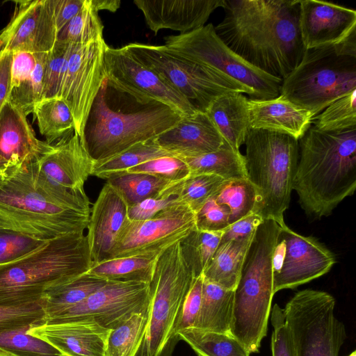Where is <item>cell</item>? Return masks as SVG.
I'll use <instances>...</instances> for the list:
<instances>
[{
  "mask_svg": "<svg viewBox=\"0 0 356 356\" xmlns=\"http://www.w3.org/2000/svg\"><path fill=\"white\" fill-rule=\"evenodd\" d=\"M223 8L215 31L246 62L282 80L299 65L300 0H225Z\"/></svg>",
  "mask_w": 356,
  "mask_h": 356,
  "instance_id": "obj_1",
  "label": "cell"
},
{
  "mask_svg": "<svg viewBox=\"0 0 356 356\" xmlns=\"http://www.w3.org/2000/svg\"><path fill=\"white\" fill-rule=\"evenodd\" d=\"M90 202L85 191L56 186L38 170L34 159L0 186V229L48 241L88 228Z\"/></svg>",
  "mask_w": 356,
  "mask_h": 356,
  "instance_id": "obj_2",
  "label": "cell"
},
{
  "mask_svg": "<svg viewBox=\"0 0 356 356\" xmlns=\"http://www.w3.org/2000/svg\"><path fill=\"white\" fill-rule=\"evenodd\" d=\"M299 140L293 190L307 216H328L356 188V128L325 131L313 124Z\"/></svg>",
  "mask_w": 356,
  "mask_h": 356,
  "instance_id": "obj_3",
  "label": "cell"
},
{
  "mask_svg": "<svg viewBox=\"0 0 356 356\" xmlns=\"http://www.w3.org/2000/svg\"><path fill=\"white\" fill-rule=\"evenodd\" d=\"M183 116L160 102L141 100L104 77L90 108L81 141L91 159L99 161L154 138Z\"/></svg>",
  "mask_w": 356,
  "mask_h": 356,
  "instance_id": "obj_4",
  "label": "cell"
},
{
  "mask_svg": "<svg viewBox=\"0 0 356 356\" xmlns=\"http://www.w3.org/2000/svg\"><path fill=\"white\" fill-rule=\"evenodd\" d=\"M92 264L83 232L48 241L21 259L0 266V307L40 302L49 291L86 273Z\"/></svg>",
  "mask_w": 356,
  "mask_h": 356,
  "instance_id": "obj_5",
  "label": "cell"
},
{
  "mask_svg": "<svg viewBox=\"0 0 356 356\" xmlns=\"http://www.w3.org/2000/svg\"><path fill=\"white\" fill-rule=\"evenodd\" d=\"M279 231L280 225L273 220H264L257 227L234 289L230 333L250 354L259 353L267 334Z\"/></svg>",
  "mask_w": 356,
  "mask_h": 356,
  "instance_id": "obj_6",
  "label": "cell"
},
{
  "mask_svg": "<svg viewBox=\"0 0 356 356\" xmlns=\"http://www.w3.org/2000/svg\"><path fill=\"white\" fill-rule=\"evenodd\" d=\"M354 90L356 32L337 45L306 49L299 65L282 80L280 95L314 118Z\"/></svg>",
  "mask_w": 356,
  "mask_h": 356,
  "instance_id": "obj_7",
  "label": "cell"
},
{
  "mask_svg": "<svg viewBox=\"0 0 356 356\" xmlns=\"http://www.w3.org/2000/svg\"><path fill=\"white\" fill-rule=\"evenodd\" d=\"M244 144L247 179L259 197L255 213L281 225L293 190L298 140L285 134L250 128Z\"/></svg>",
  "mask_w": 356,
  "mask_h": 356,
  "instance_id": "obj_8",
  "label": "cell"
},
{
  "mask_svg": "<svg viewBox=\"0 0 356 356\" xmlns=\"http://www.w3.org/2000/svg\"><path fill=\"white\" fill-rule=\"evenodd\" d=\"M195 278L181 241L160 253L149 283L146 330L135 356H172L180 340L177 328L183 304Z\"/></svg>",
  "mask_w": 356,
  "mask_h": 356,
  "instance_id": "obj_9",
  "label": "cell"
},
{
  "mask_svg": "<svg viewBox=\"0 0 356 356\" xmlns=\"http://www.w3.org/2000/svg\"><path fill=\"white\" fill-rule=\"evenodd\" d=\"M124 47L198 111L205 113L217 97L227 92L245 93L253 99L254 92L250 88L223 73L171 51L164 44L133 42Z\"/></svg>",
  "mask_w": 356,
  "mask_h": 356,
  "instance_id": "obj_10",
  "label": "cell"
},
{
  "mask_svg": "<svg viewBox=\"0 0 356 356\" xmlns=\"http://www.w3.org/2000/svg\"><path fill=\"white\" fill-rule=\"evenodd\" d=\"M163 39L171 51L252 89V99H270L280 95L282 80L256 68L233 51L218 37L212 24Z\"/></svg>",
  "mask_w": 356,
  "mask_h": 356,
  "instance_id": "obj_11",
  "label": "cell"
},
{
  "mask_svg": "<svg viewBox=\"0 0 356 356\" xmlns=\"http://www.w3.org/2000/svg\"><path fill=\"white\" fill-rule=\"evenodd\" d=\"M335 299L314 289L297 292L284 312L297 356H339L346 339L344 324L334 315Z\"/></svg>",
  "mask_w": 356,
  "mask_h": 356,
  "instance_id": "obj_12",
  "label": "cell"
},
{
  "mask_svg": "<svg viewBox=\"0 0 356 356\" xmlns=\"http://www.w3.org/2000/svg\"><path fill=\"white\" fill-rule=\"evenodd\" d=\"M149 303V284L107 281L82 302L47 318L44 324L94 322L112 330L134 314L148 311Z\"/></svg>",
  "mask_w": 356,
  "mask_h": 356,
  "instance_id": "obj_13",
  "label": "cell"
},
{
  "mask_svg": "<svg viewBox=\"0 0 356 356\" xmlns=\"http://www.w3.org/2000/svg\"><path fill=\"white\" fill-rule=\"evenodd\" d=\"M195 213L179 203L151 218L133 220L128 218L120 229L109 259L149 252H160L181 241L195 230Z\"/></svg>",
  "mask_w": 356,
  "mask_h": 356,
  "instance_id": "obj_14",
  "label": "cell"
},
{
  "mask_svg": "<svg viewBox=\"0 0 356 356\" xmlns=\"http://www.w3.org/2000/svg\"><path fill=\"white\" fill-rule=\"evenodd\" d=\"M334 254L312 236L295 232L285 222L280 225L274 255L273 292L294 289L330 271Z\"/></svg>",
  "mask_w": 356,
  "mask_h": 356,
  "instance_id": "obj_15",
  "label": "cell"
},
{
  "mask_svg": "<svg viewBox=\"0 0 356 356\" xmlns=\"http://www.w3.org/2000/svg\"><path fill=\"white\" fill-rule=\"evenodd\" d=\"M104 72L111 83L141 100L160 102L183 115L198 111L160 76L137 60L124 46L106 47Z\"/></svg>",
  "mask_w": 356,
  "mask_h": 356,
  "instance_id": "obj_16",
  "label": "cell"
},
{
  "mask_svg": "<svg viewBox=\"0 0 356 356\" xmlns=\"http://www.w3.org/2000/svg\"><path fill=\"white\" fill-rule=\"evenodd\" d=\"M104 40L86 44H72L63 83L60 99L70 108L74 131L82 138L92 104L105 77Z\"/></svg>",
  "mask_w": 356,
  "mask_h": 356,
  "instance_id": "obj_17",
  "label": "cell"
},
{
  "mask_svg": "<svg viewBox=\"0 0 356 356\" xmlns=\"http://www.w3.org/2000/svg\"><path fill=\"white\" fill-rule=\"evenodd\" d=\"M14 14L0 31V52H48L57 40L53 0L14 1Z\"/></svg>",
  "mask_w": 356,
  "mask_h": 356,
  "instance_id": "obj_18",
  "label": "cell"
},
{
  "mask_svg": "<svg viewBox=\"0 0 356 356\" xmlns=\"http://www.w3.org/2000/svg\"><path fill=\"white\" fill-rule=\"evenodd\" d=\"M34 162L38 172L50 183L76 192L84 191L95 163L75 131L47 144Z\"/></svg>",
  "mask_w": 356,
  "mask_h": 356,
  "instance_id": "obj_19",
  "label": "cell"
},
{
  "mask_svg": "<svg viewBox=\"0 0 356 356\" xmlns=\"http://www.w3.org/2000/svg\"><path fill=\"white\" fill-rule=\"evenodd\" d=\"M299 29L306 49L337 45L356 32V11L318 0H300Z\"/></svg>",
  "mask_w": 356,
  "mask_h": 356,
  "instance_id": "obj_20",
  "label": "cell"
},
{
  "mask_svg": "<svg viewBox=\"0 0 356 356\" xmlns=\"http://www.w3.org/2000/svg\"><path fill=\"white\" fill-rule=\"evenodd\" d=\"M225 0H134L145 23L155 35L162 29L181 33L204 26L211 14Z\"/></svg>",
  "mask_w": 356,
  "mask_h": 356,
  "instance_id": "obj_21",
  "label": "cell"
},
{
  "mask_svg": "<svg viewBox=\"0 0 356 356\" xmlns=\"http://www.w3.org/2000/svg\"><path fill=\"white\" fill-rule=\"evenodd\" d=\"M129 205L122 193L106 182L94 203L86 235L92 264L108 260L118 235L128 218Z\"/></svg>",
  "mask_w": 356,
  "mask_h": 356,
  "instance_id": "obj_22",
  "label": "cell"
},
{
  "mask_svg": "<svg viewBox=\"0 0 356 356\" xmlns=\"http://www.w3.org/2000/svg\"><path fill=\"white\" fill-rule=\"evenodd\" d=\"M162 149L181 158L196 157L218 149L220 134L204 112L184 115L172 128L153 138Z\"/></svg>",
  "mask_w": 356,
  "mask_h": 356,
  "instance_id": "obj_23",
  "label": "cell"
},
{
  "mask_svg": "<svg viewBox=\"0 0 356 356\" xmlns=\"http://www.w3.org/2000/svg\"><path fill=\"white\" fill-rule=\"evenodd\" d=\"M111 330L94 322L43 324L29 333L50 343L64 356H104Z\"/></svg>",
  "mask_w": 356,
  "mask_h": 356,
  "instance_id": "obj_24",
  "label": "cell"
},
{
  "mask_svg": "<svg viewBox=\"0 0 356 356\" xmlns=\"http://www.w3.org/2000/svg\"><path fill=\"white\" fill-rule=\"evenodd\" d=\"M250 128L287 134L299 140L313 123L308 111L282 95L270 99H248Z\"/></svg>",
  "mask_w": 356,
  "mask_h": 356,
  "instance_id": "obj_25",
  "label": "cell"
},
{
  "mask_svg": "<svg viewBox=\"0 0 356 356\" xmlns=\"http://www.w3.org/2000/svg\"><path fill=\"white\" fill-rule=\"evenodd\" d=\"M26 116L8 101L0 111V157L12 166L35 158L48 144L36 138Z\"/></svg>",
  "mask_w": 356,
  "mask_h": 356,
  "instance_id": "obj_26",
  "label": "cell"
},
{
  "mask_svg": "<svg viewBox=\"0 0 356 356\" xmlns=\"http://www.w3.org/2000/svg\"><path fill=\"white\" fill-rule=\"evenodd\" d=\"M248 99L241 92H227L217 97L206 111L223 140L240 152L250 129Z\"/></svg>",
  "mask_w": 356,
  "mask_h": 356,
  "instance_id": "obj_27",
  "label": "cell"
},
{
  "mask_svg": "<svg viewBox=\"0 0 356 356\" xmlns=\"http://www.w3.org/2000/svg\"><path fill=\"white\" fill-rule=\"evenodd\" d=\"M234 297V290L203 279L201 307L193 327L231 334Z\"/></svg>",
  "mask_w": 356,
  "mask_h": 356,
  "instance_id": "obj_28",
  "label": "cell"
},
{
  "mask_svg": "<svg viewBox=\"0 0 356 356\" xmlns=\"http://www.w3.org/2000/svg\"><path fill=\"white\" fill-rule=\"evenodd\" d=\"M252 238L220 243L202 273L204 279L234 290Z\"/></svg>",
  "mask_w": 356,
  "mask_h": 356,
  "instance_id": "obj_29",
  "label": "cell"
},
{
  "mask_svg": "<svg viewBox=\"0 0 356 356\" xmlns=\"http://www.w3.org/2000/svg\"><path fill=\"white\" fill-rule=\"evenodd\" d=\"M161 252L115 258L92 264L86 273L105 281L149 284L158 257Z\"/></svg>",
  "mask_w": 356,
  "mask_h": 356,
  "instance_id": "obj_30",
  "label": "cell"
},
{
  "mask_svg": "<svg viewBox=\"0 0 356 356\" xmlns=\"http://www.w3.org/2000/svg\"><path fill=\"white\" fill-rule=\"evenodd\" d=\"M181 159L188 165L191 175L211 174L225 180L247 178L244 156L225 140L214 152Z\"/></svg>",
  "mask_w": 356,
  "mask_h": 356,
  "instance_id": "obj_31",
  "label": "cell"
},
{
  "mask_svg": "<svg viewBox=\"0 0 356 356\" xmlns=\"http://www.w3.org/2000/svg\"><path fill=\"white\" fill-rule=\"evenodd\" d=\"M178 335L199 356H250L243 345L231 334L190 327L179 331Z\"/></svg>",
  "mask_w": 356,
  "mask_h": 356,
  "instance_id": "obj_32",
  "label": "cell"
},
{
  "mask_svg": "<svg viewBox=\"0 0 356 356\" xmlns=\"http://www.w3.org/2000/svg\"><path fill=\"white\" fill-rule=\"evenodd\" d=\"M107 281L86 273L49 291L42 300L46 320L85 300Z\"/></svg>",
  "mask_w": 356,
  "mask_h": 356,
  "instance_id": "obj_33",
  "label": "cell"
},
{
  "mask_svg": "<svg viewBox=\"0 0 356 356\" xmlns=\"http://www.w3.org/2000/svg\"><path fill=\"white\" fill-rule=\"evenodd\" d=\"M104 179L122 193L129 207L148 198L159 197L176 183L149 174L126 171L111 174Z\"/></svg>",
  "mask_w": 356,
  "mask_h": 356,
  "instance_id": "obj_34",
  "label": "cell"
},
{
  "mask_svg": "<svg viewBox=\"0 0 356 356\" xmlns=\"http://www.w3.org/2000/svg\"><path fill=\"white\" fill-rule=\"evenodd\" d=\"M32 113L48 144H53L74 131L72 114L62 99H42L35 105Z\"/></svg>",
  "mask_w": 356,
  "mask_h": 356,
  "instance_id": "obj_35",
  "label": "cell"
},
{
  "mask_svg": "<svg viewBox=\"0 0 356 356\" xmlns=\"http://www.w3.org/2000/svg\"><path fill=\"white\" fill-rule=\"evenodd\" d=\"M168 155L172 154L162 149L152 138L135 144L111 158L95 161L92 175L104 179L111 174L126 171L145 161Z\"/></svg>",
  "mask_w": 356,
  "mask_h": 356,
  "instance_id": "obj_36",
  "label": "cell"
},
{
  "mask_svg": "<svg viewBox=\"0 0 356 356\" xmlns=\"http://www.w3.org/2000/svg\"><path fill=\"white\" fill-rule=\"evenodd\" d=\"M90 0H85L79 13L58 33L56 42L86 44L104 40V25Z\"/></svg>",
  "mask_w": 356,
  "mask_h": 356,
  "instance_id": "obj_37",
  "label": "cell"
},
{
  "mask_svg": "<svg viewBox=\"0 0 356 356\" xmlns=\"http://www.w3.org/2000/svg\"><path fill=\"white\" fill-rule=\"evenodd\" d=\"M214 197L229 209V225L255 213L259 203L257 191L247 178L226 181Z\"/></svg>",
  "mask_w": 356,
  "mask_h": 356,
  "instance_id": "obj_38",
  "label": "cell"
},
{
  "mask_svg": "<svg viewBox=\"0 0 356 356\" xmlns=\"http://www.w3.org/2000/svg\"><path fill=\"white\" fill-rule=\"evenodd\" d=\"M149 310L134 314L108 334L104 356H135L143 338Z\"/></svg>",
  "mask_w": 356,
  "mask_h": 356,
  "instance_id": "obj_39",
  "label": "cell"
},
{
  "mask_svg": "<svg viewBox=\"0 0 356 356\" xmlns=\"http://www.w3.org/2000/svg\"><path fill=\"white\" fill-rule=\"evenodd\" d=\"M222 233L196 229L181 241L184 258L195 277L202 274L219 245Z\"/></svg>",
  "mask_w": 356,
  "mask_h": 356,
  "instance_id": "obj_40",
  "label": "cell"
},
{
  "mask_svg": "<svg viewBox=\"0 0 356 356\" xmlns=\"http://www.w3.org/2000/svg\"><path fill=\"white\" fill-rule=\"evenodd\" d=\"M222 177L211 174L191 175L177 184V197L195 213L225 183Z\"/></svg>",
  "mask_w": 356,
  "mask_h": 356,
  "instance_id": "obj_41",
  "label": "cell"
},
{
  "mask_svg": "<svg viewBox=\"0 0 356 356\" xmlns=\"http://www.w3.org/2000/svg\"><path fill=\"white\" fill-rule=\"evenodd\" d=\"M26 327L0 334V350L13 356H64L47 341L35 337Z\"/></svg>",
  "mask_w": 356,
  "mask_h": 356,
  "instance_id": "obj_42",
  "label": "cell"
},
{
  "mask_svg": "<svg viewBox=\"0 0 356 356\" xmlns=\"http://www.w3.org/2000/svg\"><path fill=\"white\" fill-rule=\"evenodd\" d=\"M356 90L334 101L313 119L321 131H334L356 128Z\"/></svg>",
  "mask_w": 356,
  "mask_h": 356,
  "instance_id": "obj_43",
  "label": "cell"
},
{
  "mask_svg": "<svg viewBox=\"0 0 356 356\" xmlns=\"http://www.w3.org/2000/svg\"><path fill=\"white\" fill-rule=\"evenodd\" d=\"M72 45L56 42L48 51L44 73L42 99H60Z\"/></svg>",
  "mask_w": 356,
  "mask_h": 356,
  "instance_id": "obj_44",
  "label": "cell"
},
{
  "mask_svg": "<svg viewBox=\"0 0 356 356\" xmlns=\"http://www.w3.org/2000/svg\"><path fill=\"white\" fill-rule=\"evenodd\" d=\"M130 173H145L170 181L179 182L191 173L186 163L174 155L157 157L126 170Z\"/></svg>",
  "mask_w": 356,
  "mask_h": 356,
  "instance_id": "obj_45",
  "label": "cell"
},
{
  "mask_svg": "<svg viewBox=\"0 0 356 356\" xmlns=\"http://www.w3.org/2000/svg\"><path fill=\"white\" fill-rule=\"evenodd\" d=\"M45 322L46 314L42 301L19 307H0V334L41 325Z\"/></svg>",
  "mask_w": 356,
  "mask_h": 356,
  "instance_id": "obj_46",
  "label": "cell"
},
{
  "mask_svg": "<svg viewBox=\"0 0 356 356\" xmlns=\"http://www.w3.org/2000/svg\"><path fill=\"white\" fill-rule=\"evenodd\" d=\"M45 242L15 232L0 229V266L21 259Z\"/></svg>",
  "mask_w": 356,
  "mask_h": 356,
  "instance_id": "obj_47",
  "label": "cell"
},
{
  "mask_svg": "<svg viewBox=\"0 0 356 356\" xmlns=\"http://www.w3.org/2000/svg\"><path fill=\"white\" fill-rule=\"evenodd\" d=\"M273 327L271 337L272 356H297L291 330L286 323L284 309L275 304L270 310Z\"/></svg>",
  "mask_w": 356,
  "mask_h": 356,
  "instance_id": "obj_48",
  "label": "cell"
},
{
  "mask_svg": "<svg viewBox=\"0 0 356 356\" xmlns=\"http://www.w3.org/2000/svg\"><path fill=\"white\" fill-rule=\"evenodd\" d=\"M178 183L172 184L159 197L148 198L129 207L128 218L133 220H147L168 207L181 203L177 194Z\"/></svg>",
  "mask_w": 356,
  "mask_h": 356,
  "instance_id": "obj_49",
  "label": "cell"
},
{
  "mask_svg": "<svg viewBox=\"0 0 356 356\" xmlns=\"http://www.w3.org/2000/svg\"><path fill=\"white\" fill-rule=\"evenodd\" d=\"M195 216L198 229L224 231L229 225V209L226 205L218 203L214 197L202 207Z\"/></svg>",
  "mask_w": 356,
  "mask_h": 356,
  "instance_id": "obj_50",
  "label": "cell"
},
{
  "mask_svg": "<svg viewBox=\"0 0 356 356\" xmlns=\"http://www.w3.org/2000/svg\"><path fill=\"white\" fill-rule=\"evenodd\" d=\"M203 275L195 277L185 298L179 316L177 332L193 327L198 316L202 296Z\"/></svg>",
  "mask_w": 356,
  "mask_h": 356,
  "instance_id": "obj_51",
  "label": "cell"
},
{
  "mask_svg": "<svg viewBox=\"0 0 356 356\" xmlns=\"http://www.w3.org/2000/svg\"><path fill=\"white\" fill-rule=\"evenodd\" d=\"M263 220L261 216L254 212L245 216L229 225L223 231L220 243L252 237L257 227Z\"/></svg>",
  "mask_w": 356,
  "mask_h": 356,
  "instance_id": "obj_52",
  "label": "cell"
},
{
  "mask_svg": "<svg viewBox=\"0 0 356 356\" xmlns=\"http://www.w3.org/2000/svg\"><path fill=\"white\" fill-rule=\"evenodd\" d=\"M85 0H53L58 33L79 13Z\"/></svg>",
  "mask_w": 356,
  "mask_h": 356,
  "instance_id": "obj_53",
  "label": "cell"
},
{
  "mask_svg": "<svg viewBox=\"0 0 356 356\" xmlns=\"http://www.w3.org/2000/svg\"><path fill=\"white\" fill-rule=\"evenodd\" d=\"M13 60L12 51L0 52V111L8 101L10 94Z\"/></svg>",
  "mask_w": 356,
  "mask_h": 356,
  "instance_id": "obj_54",
  "label": "cell"
},
{
  "mask_svg": "<svg viewBox=\"0 0 356 356\" xmlns=\"http://www.w3.org/2000/svg\"><path fill=\"white\" fill-rule=\"evenodd\" d=\"M92 6L97 11L108 10L115 12L120 7L121 1L119 0H90Z\"/></svg>",
  "mask_w": 356,
  "mask_h": 356,
  "instance_id": "obj_55",
  "label": "cell"
},
{
  "mask_svg": "<svg viewBox=\"0 0 356 356\" xmlns=\"http://www.w3.org/2000/svg\"><path fill=\"white\" fill-rule=\"evenodd\" d=\"M19 166H12L0 157V186Z\"/></svg>",
  "mask_w": 356,
  "mask_h": 356,
  "instance_id": "obj_56",
  "label": "cell"
},
{
  "mask_svg": "<svg viewBox=\"0 0 356 356\" xmlns=\"http://www.w3.org/2000/svg\"><path fill=\"white\" fill-rule=\"evenodd\" d=\"M0 356H13V355L6 353L5 351H3L2 350H0Z\"/></svg>",
  "mask_w": 356,
  "mask_h": 356,
  "instance_id": "obj_57",
  "label": "cell"
},
{
  "mask_svg": "<svg viewBox=\"0 0 356 356\" xmlns=\"http://www.w3.org/2000/svg\"><path fill=\"white\" fill-rule=\"evenodd\" d=\"M348 356H356V351L354 350L353 353H351Z\"/></svg>",
  "mask_w": 356,
  "mask_h": 356,
  "instance_id": "obj_58",
  "label": "cell"
}]
</instances>
